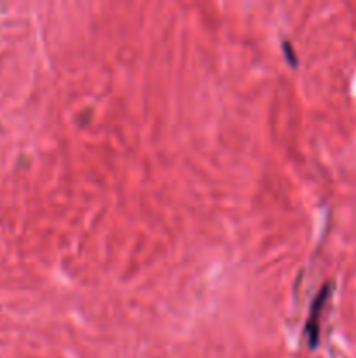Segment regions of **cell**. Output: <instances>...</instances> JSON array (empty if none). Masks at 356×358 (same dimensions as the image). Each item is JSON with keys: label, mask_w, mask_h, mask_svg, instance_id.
I'll return each mask as SVG.
<instances>
[{"label": "cell", "mask_w": 356, "mask_h": 358, "mask_svg": "<svg viewBox=\"0 0 356 358\" xmlns=\"http://www.w3.org/2000/svg\"><path fill=\"white\" fill-rule=\"evenodd\" d=\"M328 297V285L323 287L318 297L314 299L313 308H311V315L307 318V324H306V336L309 339V346L314 348L318 343V336H320V313H321V308H323L325 301Z\"/></svg>", "instance_id": "1"}]
</instances>
